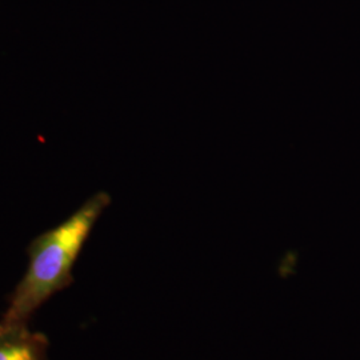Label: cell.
Segmentation results:
<instances>
[{
    "instance_id": "1",
    "label": "cell",
    "mask_w": 360,
    "mask_h": 360,
    "mask_svg": "<svg viewBox=\"0 0 360 360\" xmlns=\"http://www.w3.org/2000/svg\"><path fill=\"white\" fill-rule=\"evenodd\" d=\"M110 203L108 193H95L62 223L30 242L26 272L8 297L1 326L30 324L47 300L74 283L77 257Z\"/></svg>"
},
{
    "instance_id": "2",
    "label": "cell",
    "mask_w": 360,
    "mask_h": 360,
    "mask_svg": "<svg viewBox=\"0 0 360 360\" xmlns=\"http://www.w3.org/2000/svg\"><path fill=\"white\" fill-rule=\"evenodd\" d=\"M47 336L30 324H0V360H50Z\"/></svg>"
}]
</instances>
